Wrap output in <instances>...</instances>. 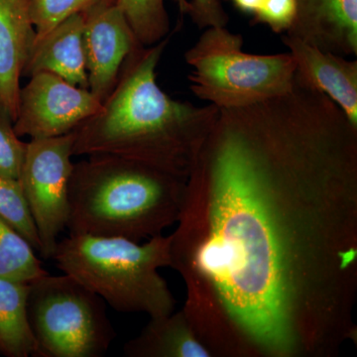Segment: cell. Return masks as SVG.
<instances>
[{
  "label": "cell",
  "mask_w": 357,
  "mask_h": 357,
  "mask_svg": "<svg viewBox=\"0 0 357 357\" xmlns=\"http://www.w3.org/2000/svg\"><path fill=\"white\" fill-rule=\"evenodd\" d=\"M27 312L34 357H100L115 338L105 301L70 275L30 283Z\"/></svg>",
  "instance_id": "obj_6"
},
{
  "label": "cell",
  "mask_w": 357,
  "mask_h": 357,
  "mask_svg": "<svg viewBox=\"0 0 357 357\" xmlns=\"http://www.w3.org/2000/svg\"><path fill=\"white\" fill-rule=\"evenodd\" d=\"M169 41L129 54L102 109L74 131V156L115 155L188 178L220 109L173 100L160 88L156 68Z\"/></svg>",
  "instance_id": "obj_2"
},
{
  "label": "cell",
  "mask_w": 357,
  "mask_h": 357,
  "mask_svg": "<svg viewBox=\"0 0 357 357\" xmlns=\"http://www.w3.org/2000/svg\"><path fill=\"white\" fill-rule=\"evenodd\" d=\"M170 267L213 357H333L356 344L357 128L294 79L220 109L187 178Z\"/></svg>",
  "instance_id": "obj_1"
},
{
  "label": "cell",
  "mask_w": 357,
  "mask_h": 357,
  "mask_svg": "<svg viewBox=\"0 0 357 357\" xmlns=\"http://www.w3.org/2000/svg\"><path fill=\"white\" fill-rule=\"evenodd\" d=\"M88 157L70 176V234L141 243L176 225L187 178L115 155Z\"/></svg>",
  "instance_id": "obj_3"
},
{
  "label": "cell",
  "mask_w": 357,
  "mask_h": 357,
  "mask_svg": "<svg viewBox=\"0 0 357 357\" xmlns=\"http://www.w3.org/2000/svg\"><path fill=\"white\" fill-rule=\"evenodd\" d=\"M27 143L14 130V121L0 102V176L20 180Z\"/></svg>",
  "instance_id": "obj_20"
},
{
  "label": "cell",
  "mask_w": 357,
  "mask_h": 357,
  "mask_svg": "<svg viewBox=\"0 0 357 357\" xmlns=\"http://www.w3.org/2000/svg\"><path fill=\"white\" fill-rule=\"evenodd\" d=\"M100 2L116 3V0H32L30 16L36 31L35 40L41 39L70 16Z\"/></svg>",
  "instance_id": "obj_19"
},
{
  "label": "cell",
  "mask_w": 357,
  "mask_h": 357,
  "mask_svg": "<svg viewBox=\"0 0 357 357\" xmlns=\"http://www.w3.org/2000/svg\"><path fill=\"white\" fill-rule=\"evenodd\" d=\"M297 13V0H263L252 24L267 25L276 34H285Z\"/></svg>",
  "instance_id": "obj_22"
},
{
  "label": "cell",
  "mask_w": 357,
  "mask_h": 357,
  "mask_svg": "<svg viewBox=\"0 0 357 357\" xmlns=\"http://www.w3.org/2000/svg\"><path fill=\"white\" fill-rule=\"evenodd\" d=\"M81 14L89 89L102 103L114 89L124 61L140 43L116 3L100 2Z\"/></svg>",
  "instance_id": "obj_9"
},
{
  "label": "cell",
  "mask_w": 357,
  "mask_h": 357,
  "mask_svg": "<svg viewBox=\"0 0 357 357\" xmlns=\"http://www.w3.org/2000/svg\"><path fill=\"white\" fill-rule=\"evenodd\" d=\"M229 1L234 4L237 10L253 16L259 9L263 0H229Z\"/></svg>",
  "instance_id": "obj_23"
},
{
  "label": "cell",
  "mask_w": 357,
  "mask_h": 357,
  "mask_svg": "<svg viewBox=\"0 0 357 357\" xmlns=\"http://www.w3.org/2000/svg\"><path fill=\"white\" fill-rule=\"evenodd\" d=\"M28 294L29 284L0 278V356H35Z\"/></svg>",
  "instance_id": "obj_15"
},
{
  "label": "cell",
  "mask_w": 357,
  "mask_h": 357,
  "mask_svg": "<svg viewBox=\"0 0 357 357\" xmlns=\"http://www.w3.org/2000/svg\"><path fill=\"white\" fill-rule=\"evenodd\" d=\"M0 218L40 251L38 232L20 180L0 176Z\"/></svg>",
  "instance_id": "obj_18"
},
{
  "label": "cell",
  "mask_w": 357,
  "mask_h": 357,
  "mask_svg": "<svg viewBox=\"0 0 357 357\" xmlns=\"http://www.w3.org/2000/svg\"><path fill=\"white\" fill-rule=\"evenodd\" d=\"M319 50L357 55V0H297V13L285 33Z\"/></svg>",
  "instance_id": "obj_11"
},
{
  "label": "cell",
  "mask_w": 357,
  "mask_h": 357,
  "mask_svg": "<svg viewBox=\"0 0 357 357\" xmlns=\"http://www.w3.org/2000/svg\"><path fill=\"white\" fill-rule=\"evenodd\" d=\"M102 105L89 89L51 73H38L20 89L14 130L20 137L31 139L65 135L100 112Z\"/></svg>",
  "instance_id": "obj_8"
},
{
  "label": "cell",
  "mask_w": 357,
  "mask_h": 357,
  "mask_svg": "<svg viewBox=\"0 0 357 357\" xmlns=\"http://www.w3.org/2000/svg\"><path fill=\"white\" fill-rule=\"evenodd\" d=\"M46 274L35 249L0 218V278L30 284Z\"/></svg>",
  "instance_id": "obj_16"
},
{
  "label": "cell",
  "mask_w": 357,
  "mask_h": 357,
  "mask_svg": "<svg viewBox=\"0 0 357 357\" xmlns=\"http://www.w3.org/2000/svg\"><path fill=\"white\" fill-rule=\"evenodd\" d=\"M180 13V23L176 30L182 26L184 15H189L192 23L199 29L215 26H227L229 14L223 8L220 0H173Z\"/></svg>",
  "instance_id": "obj_21"
},
{
  "label": "cell",
  "mask_w": 357,
  "mask_h": 357,
  "mask_svg": "<svg viewBox=\"0 0 357 357\" xmlns=\"http://www.w3.org/2000/svg\"><path fill=\"white\" fill-rule=\"evenodd\" d=\"M32 0H0V102L14 121L20 102V77L35 39Z\"/></svg>",
  "instance_id": "obj_12"
},
{
  "label": "cell",
  "mask_w": 357,
  "mask_h": 357,
  "mask_svg": "<svg viewBox=\"0 0 357 357\" xmlns=\"http://www.w3.org/2000/svg\"><path fill=\"white\" fill-rule=\"evenodd\" d=\"M282 42L296 63V77L330 98L357 128V61L282 34Z\"/></svg>",
  "instance_id": "obj_10"
},
{
  "label": "cell",
  "mask_w": 357,
  "mask_h": 357,
  "mask_svg": "<svg viewBox=\"0 0 357 357\" xmlns=\"http://www.w3.org/2000/svg\"><path fill=\"white\" fill-rule=\"evenodd\" d=\"M51 259L62 273L115 311L154 318L175 310V298L159 272L171 265L170 236L141 243L122 237L69 234L58 241Z\"/></svg>",
  "instance_id": "obj_4"
},
{
  "label": "cell",
  "mask_w": 357,
  "mask_h": 357,
  "mask_svg": "<svg viewBox=\"0 0 357 357\" xmlns=\"http://www.w3.org/2000/svg\"><path fill=\"white\" fill-rule=\"evenodd\" d=\"M136 38L152 46L170 34V20L164 0H116Z\"/></svg>",
  "instance_id": "obj_17"
},
{
  "label": "cell",
  "mask_w": 357,
  "mask_h": 357,
  "mask_svg": "<svg viewBox=\"0 0 357 357\" xmlns=\"http://www.w3.org/2000/svg\"><path fill=\"white\" fill-rule=\"evenodd\" d=\"M83 35L81 13L62 21L41 39L35 40L21 77L51 73L74 86L89 89Z\"/></svg>",
  "instance_id": "obj_13"
},
{
  "label": "cell",
  "mask_w": 357,
  "mask_h": 357,
  "mask_svg": "<svg viewBox=\"0 0 357 357\" xmlns=\"http://www.w3.org/2000/svg\"><path fill=\"white\" fill-rule=\"evenodd\" d=\"M243 37L227 26L206 28L185 52L192 68L191 91L220 109H238L284 95L293 88L296 63L290 52L255 55L243 51Z\"/></svg>",
  "instance_id": "obj_5"
},
{
  "label": "cell",
  "mask_w": 357,
  "mask_h": 357,
  "mask_svg": "<svg viewBox=\"0 0 357 357\" xmlns=\"http://www.w3.org/2000/svg\"><path fill=\"white\" fill-rule=\"evenodd\" d=\"M74 141V131L31 139L21 169L20 182L38 232L39 253L46 260L51 259L59 236L67 229Z\"/></svg>",
  "instance_id": "obj_7"
},
{
  "label": "cell",
  "mask_w": 357,
  "mask_h": 357,
  "mask_svg": "<svg viewBox=\"0 0 357 357\" xmlns=\"http://www.w3.org/2000/svg\"><path fill=\"white\" fill-rule=\"evenodd\" d=\"M128 357H211L184 311L150 318L137 337L124 344Z\"/></svg>",
  "instance_id": "obj_14"
}]
</instances>
